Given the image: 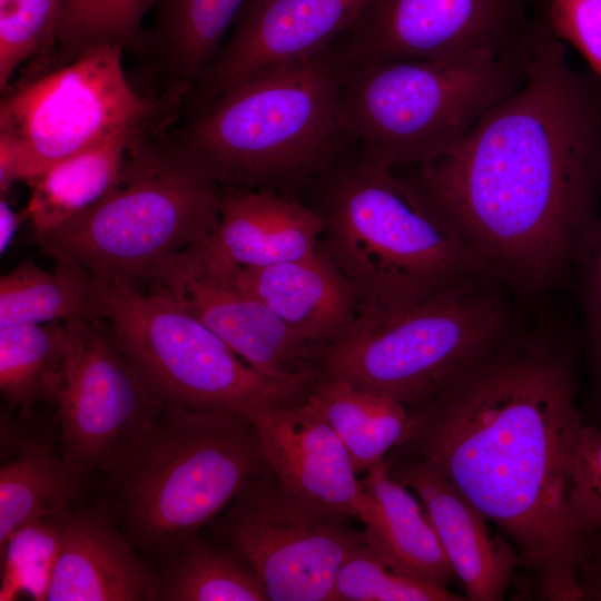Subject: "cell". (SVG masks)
Listing matches in <instances>:
<instances>
[{"instance_id": "18", "label": "cell", "mask_w": 601, "mask_h": 601, "mask_svg": "<svg viewBox=\"0 0 601 601\" xmlns=\"http://www.w3.org/2000/svg\"><path fill=\"white\" fill-rule=\"evenodd\" d=\"M46 601H159L161 574L95 502L63 521Z\"/></svg>"}, {"instance_id": "12", "label": "cell", "mask_w": 601, "mask_h": 601, "mask_svg": "<svg viewBox=\"0 0 601 601\" xmlns=\"http://www.w3.org/2000/svg\"><path fill=\"white\" fill-rule=\"evenodd\" d=\"M544 17L532 0H370L331 46L342 66L508 55Z\"/></svg>"}, {"instance_id": "21", "label": "cell", "mask_w": 601, "mask_h": 601, "mask_svg": "<svg viewBox=\"0 0 601 601\" xmlns=\"http://www.w3.org/2000/svg\"><path fill=\"white\" fill-rule=\"evenodd\" d=\"M364 474L365 543L395 571L447 588L457 577L423 503L391 474L386 460Z\"/></svg>"}, {"instance_id": "26", "label": "cell", "mask_w": 601, "mask_h": 601, "mask_svg": "<svg viewBox=\"0 0 601 601\" xmlns=\"http://www.w3.org/2000/svg\"><path fill=\"white\" fill-rule=\"evenodd\" d=\"M69 344L66 323L0 328V392L9 411L30 420L36 405L53 403Z\"/></svg>"}, {"instance_id": "25", "label": "cell", "mask_w": 601, "mask_h": 601, "mask_svg": "<svg viewBox=\"0 0 601 601\" xmlns=\"http://www.w3.org/2000/svg\"><path fill=\"white\" fill-rule=\"evenodd\" d=\"M307 397L345 445L357 474L385 460L401 443L408 425L410 411L404 404L359 391L322 372Z\"/></svg>"}, {"instance_id": "32", "label": "cell", "mask_w": 601, "mask_h": 601, "mask_svg": "<svg viewBox=\"0 0 601 601\" xmlns=\"http://www.w3.org/2000/svg\"><path fill=\"white\" fill-rule=\"evenodd\" d=\"M59 0H0V89L4 92L19 67L51 49Z\"/></svg>"}, {"instance_id": "6", "label": "cell", "mask_w": 601, "mask_h": 601, "mask_svg": "<svg viewBox=\"0 0 601 601\" xmlns=\"http://www.w3.org/2000/svg\"><path fill=\"white\" fill-rule=\"evenodd\" d=\"M145 128L129 145L116 187L99 203L35 235L56 262L119 286L149 287L171 259L206 239L224 188L167 138Z\"/></svg>"}, {"instance_id": "17", "label": "cell", "mask_w": 601, "mask_h": 601, "mask_svg": "<svg viewBox=\"0 0 601 601\" xmlns=\"http://www.w3.org/2000/svg\"><path fill=\"white\" fill-rule=\"evenodd\" d=\"M248 420L270 470L286 486L359 520L368 500L362 480L345 445L313 401L265 406Z\"/></svg>"}, {"instance_id": "3", "label": "cell", "mask_w": 601, "mask_h": 601, "mask_svg": "<svg viewBox=\"0 0 601 601\" xmlns=\"http://www.w3.org/2000/svg\"><path fill=\"white\" fill-rule=\"evenodd\" d=\"M268 470L246 417L165 404L115 452L101 472L96 503L160 573L186 541Z\"/></svg>"}, {"instance_id": "7", "label": "cell", "mask_w": 601, "mask_h": 601, "mask_svg": "<svg viewBox=\"0 0 601 601\" xmlns=\"http://www.w3.org/2000/svg\"><path fill=\"white\" fill-rule=\"evenodd\" d=\"M539 29L528 43L496 58L342 66L341 108L347 137L390 169L441 156L520 87Z\"/></svg>"}, {"instance_id": "36", "label": "cell", "mask_w": 601, "mask_h": 601, "mask_svg": "<svg viewBox=\"0 0 601 601\" xmlns=\"http://www.w3.org/2000/svg\"><path fill=\"white\" fill-rule=\"evenodd\" d=\"M578 581L582 600L601 601V545L581 565Z\"/></svg>"}, {"instance_id": "13", "label": "cell", "mask_w": 601, "mask_h": 601, "mask_svg": "<svg viewBox=\"0 0 601 601\" xmlns=\"http://www.w3.org/2000/svg\"><path fill=\"white\" fill-rule=\"evenodd\" d=\"M70 344L53 404L63 455L102 472L115 452L146 430L164 403L101 319L66 323Z\"/></svg>"}, {"instance_id": "8", "label": "cell", "mask_w": 601, "mask_h": 601, "mask_svg": "<svg viewBox=\"0 0 601 601\" xmlns=\"http://www.w3.org/2000/svg\"><path fill=\"white\" fill-rule=\"evenodd\" d=\"M501 288L485 280L404 307H359L321 372L407 407L423 405L514 331Z\"/></svg>"}, {"instance_id": "29", "label": "cell", "mask_w": 601, "mask_h": 601, "mask_svg": "<svg viewBox=\"0 0 601 601\" xmlns=\"http://www.w3.org/2000/svg\"><path fill=\"white\" fill-rule=\"evenodd\" d=\"M155 0H59L52 47L55 66L76 59L90 49L119 45L124 49L141 39L145 13Z\"/></svg>"}, {"instance_id": "1", "label": "cell", "mask_w": 601, "mask_h": 601, "mask_svg": "<svg viewBox=\"0 0 601 601\" xmlns=\"http://www.w3.org/2000/svg\"><path fill=\"white\" fill-rule=\"evenodd\" d=\"M546 21L525 79L450 150L394 171L504 288L535 296L578 266L600 220L601 80Z\"/></svg>"}, {"instance_id": "30", "label": "cell", "mask_w": 601, "mask_h": 601, "mask_svg": "<svg viewBox=\"0 0 601 601\" xmlns=\"http://www.w3.org/2000/svg\"><path fill=\"white\" fill-rule=\"evenodd\" d=\"M67 512L42 515L17 531L0 550V600L28 593L45 600L59 550Z\"/></svg>"}, {"instance_id": "28", "label": "cell", "mask_w": 601, "mask_h": 601, "mask_svg": "<svg viewBox=\"0 0 601 601\" xmlns=\"http://www.w3.org/2000/svg\"><path fill=\"white\" fill-rule=\"evenodd\" d=\"M165 601H269L231 553L194 535L160 572Z\"/></svg>"}, {"instance_id": "9", "label": "cell", "mask_w": 601, "mask_h": 601, "mask_svg": "<svg viewBox=\"0 0 601 601\" xmlns=\"http://www.w3.org/2000/svg\"><path fill=\"white\" fill-rule=\"evenodd\" d=\"M99 317L164 404L248 417L307 398L309 388L269 380L239 359L160 286L131 288L90 278Z\"/></svg>"}, {"instance_id": "4", "label": "cell", "mask_w": 601, "mask_h": 601, "mask_svg": "<svg viewBox=\"0 0 601 601\" xmlns=\"http://www.w3.org/2000/svg\"><path fill=\"white\" fill-rule=\"evenodd\" d=\"M342 71L331 47L257 69L167 139L221 187H307L353 144L342 120Z\"/></svg>"}, {"instance_id": "22", "label": "cell", "mask_w": 601, "mask_h": 601, "mask_svg": "<svg viewBox=\"0 0 601 601\" xmlns=\"http://www.w3.org/2000/svg\"><path fill=\"white\" fill-rule=\"evenodd\" d=\"M1 444L10 446L13 454L0 466V550L31 521L80 504L91 474L67 459L49 439L20 428L13 432L3 414Z\"/></svg>"}, {"instance_id": "35", "label": "cell", "mask_w": 601, "mask_h": 601, "mask_svg": "<svg viewBox=\"0 0 601 601\" xmlns=\"http://www.w3.org/2000/svg\"><path fill=\"white\" fill-rule=\"evenodd\" d=\"M578 267L581 270L585 331L601 386V217Z\"/></svg>"}, {"instance_id": "23", "label": "cell", "mask_w": 601, "mask_h": 601, "mask_svg": "<svg viewBox=\"0 0 601 601\" xmlns=\"http://www.w3.org/2000/svg\"><path fill=\"white\" fill-rule=\"evenodd\" d=\"M147 127L120 126L28 181L31 195L26 209L35 235L104 199L119 180L134 135Z\"/></svg>"}, {"instance_id": "5", "label": "cell", "mask_w": 601, "mask_h": 601, "mask_svg": "<svg viewBox=\"0 0 601 601\" xmlns=\"http://www.w3.org/2000/svg\"><path fill=\"white\" fill-rule=\"evenodd\" d=\"M319 246L359 307L398 308L441 290L495 280L476 254L354 144L308 186ZM496 282V280H495Z\"/></svg>"}, {"instance_id": "27", "label": "cell", "mask_w": 601, "mask_h": 601, "mask_svg": "<svg viewBox=\"0 0 601 601\" xmlns=\"http://www.w3.org/2000/svg\"><path fill=\"white\" fill-rule=\"evenodd\" d=\"M91 275L57 262L51 272L24 262L0 278V328L99 319L90 297Z\"/></svg>"}, {"instance_id": "19", "label": "cell", "mask_w": 601, "mask_h": 601, "mask_svg": "<svg viewBox=\"0 0 601 601\" xmlns=\"http://www.w3.org/2000/svg\"><path fill=\"white\" fill-rule=\"evenodd\" d=\"M385 460L391 474L423 503L466 600H503L521 563L512 543L492 535L485 515L425 462L415 457Z\"/></svg>"}, {"instance_id": "15", "label": "cell", "mask_w": 601, "mask_h": 601, "mask_svg": "<svg viewBox=\"0 0 601 601\" xmlns=\"http://www.w3.org/2000/svg\"><path fill=\"white\" fill-rule=\"evenodd\" d=\"M370 0H245L233 32L187 99L194 114L250 72L327 50Z\"/></svg>"}, {"instance_id": "37", "label": "cell", "mask_w": 601, "mask_h": 601, "mask_svg": "<svg viewBox=\"0 0 601 601\" xmlns=\"http://www.w3.org/2000/svg\"><path fill=\"white\" fill-rule=\"evenodd\" d=\"M28 218V211H16L8 203L6 194L0 198V253L7 252L21 221Z\"/></svg>"}, {"instance_id": "33", "label": "cell", "mask_w": 601, "mask_h": 601, "mask_svg": "<svg viewBox=\"0 0 601 601\" xmlns=\"http://www.w3.org/2000/svg\"><path fill=\"white\" fill-rule=\"evenodd\" d=\"M543 10L554 36L601 80V0H544Z\"/></svg>"}, {"instance_id": "10", "label": "cell", "mask_w": 601, "mask_h": 601, "mask_svg": "<svg viewBox=\"0 0 601 601\" xmlns=\"http://www.w3.org/2000/svg\"><path fill=\"white\" fill-rule=\"evenodd\" d=\"M348 519L294 492L268 470L210 525L214 543L257 578L269 601H331L341 564L365 543Z\"/></svg>"}, {"instance_id": "14", "label": "cell", "mask_w": 601, "mask_h": 601, "mask_svg": "<svg viewBox=\"0 0 601 601\" xmlns=\"http://www.w3.org/2000/svg\"><path fill=\"white\" fill-rule=\"evenodd\" d=\"M150 286L167 289L260 375L307 388L317 378L327 348L300 336L257 297L209 278L177 257Z\"/></svg>"}, {"instance_id": "31", "label": "cell", "mask_w": 601, "mask_h": 601, "mask_svg": "<svg viewBox=\"0 0 601 601\" xmlns=\"http://www.w3.org/2000/svg\"><path fill=\"white\" fill-rule=\"evenodd\" d=\"M447 588L418 581L388 566L366 543L341 564L331 601H461Z\"/></svg>"}, {"instance_id": "16", "label": "cell", "mask_w": 601, "mask_h": 601, "mask_svg": "<svg viewBox=\"0 0 601 601\" xmlns=\"http://www.w3.org/2000/svg\"><path fill=\"white\" fill-rule=\"evenodd\" d=\"M223 188L216 228L177 256L183 263L231 284L244 268L294 260L317 248L324 224L307 203L270 188Z\"/></svg>"}, {"instance_id": "24", "label": "cell", "mask_w": 601, "mask_h": 601, "mask_svg": "<svg viewBox=\"0 0 601 601\" xmlns=\"http://www.w3.org/2000/svg\"><path fill=\"white\" fill-rule=\"evenodd\" d=\"M245 0H166L154 37L155 53L168 81L167 102L186 101L215 60Z\"/></svg>"}, {"instance_id": "34", "label": "cell", "mask_w": 601, "mask_h": 601, "mask_svg": "<svg viewBox=\"0 0 601 601\" xmlns=\"http://www.w3.org/2000/svg\"><path fill=\"white\" fill-rule=\"evenodd\" d=\"M571 504L582 529L601 532V427L582 425L575 445Z\"/></svg>"}, {"instance_id": "20", "label": "cell", "mask_w": 601, "mask_h": 601, "mask_svg": "<svg viewBox=\"0 0 601 601\" xmlns=\"http://www.w3.org/2000/svg\"><path fill=\"white\" fill-rule=\"evenodd\" d=\"M231 284L266 304L300 336L326 348L359 308L353 285L319 244L302 258L244 268Z\"/></svg>"}, {"instance_id": "2", "label": "cell", "mask_w": 601, "mask_h": 601, "mask_svg": "<svg viewBox=\"0 0 601 601\" xmlns=\"http://www.w3.org/2000/svg\"><path fill=\"white\" fill-rule=\"evenodd\" d=\"M582 427L573 362L541 328L514 331L430 402L410 407L390 457L449 479L515 548L539 595L582 601L578 574L601 544L571 504Z\"/></svg>"}, {"instance_id": "11", "label": "cell", "mask_w": 601, "mask_h": 601, "mask_svg": "<svg viewBox=\"0 0 601 601\" xmlns=\"http://www.w3.org/2000/svg\"><path fill=\"white\" fill-rule=\"evenodd\" d=\"M124 48L105 45L2 92L0 134L20 150L24 181L125 126H150L162 101L129 82Z\"/></svg>"}]
</instances>
